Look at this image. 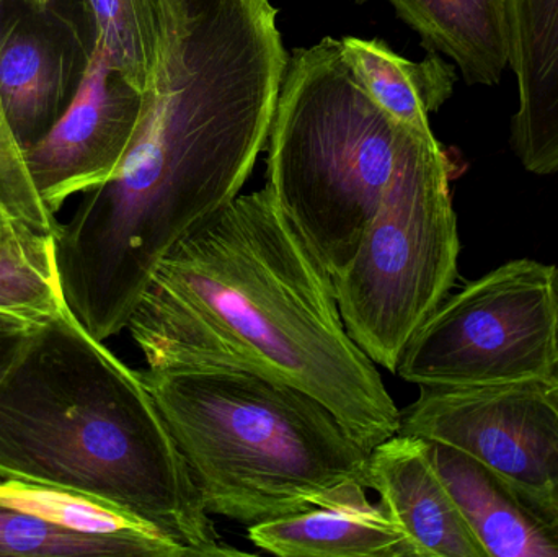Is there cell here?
Listing matches in <instances>:
<instances>
[{
    "mask_svg": "<svg viewBox=\"0 0 558 557\" xmlns=\"http://www.w3.org/2000/svg\"><path fill=\"white\" fill-rule=\"evenodd\" d=\"M369 489L409 557H487L429 458L428 441L396 434L369 451Z\"/></svg>",
    "mask_w": 558,
    "mask_h": 557,
    "instance_id": "cell-11",
    "label": "cell"
},
{
    "mask_svg": "<svg viewBox=\"0 0 558 557\" xmlns=\"http://www.w3.org/2000/svg\"><path fill=\"white\" fill-rule=\"evenodd\" d=\"M554 391H556L557 398H558V383L556 386H554Z\"/></svg>",
    "mask_w": 558,
    "mask_h": 557,
    "instance_id": "cell-24",
    "label": "cell"
},
{
    "mask_svg": "<svg viewBox=\"0 0 558 557\" xmlns=\"http://www.w3.org/2000/svg\"><path fill=\"white\" fill-rule=\"evenodd\" d=\"M0 208H3L2 203H0ZM3 209H5V208H3ZM5 211H7V209H5Z\"/></svg>",
    "mask_w": 558,
    "mask_h": 557,
    "instance_id": "cell-25",
    "label": "cell"
},
{
    "mask_svg": "<svg viewBox=\"0 0 558 557\" xmlns=\"http://www.w3.org/2000/svg\"><path fill=\"white\" fill-rule=\"evenodd\" d=\"M0 480L113 504L190 556H241L219 536L141 370L62 307L0 382Z\"/></svg>",
    "mask_w": 558,
    "mask_h": 557,
    "instance_id": "cell-3",
    "label": "cell"
},
{
    "mask_svg": "<svg viewBox=\"0 0 558 557\" xmlns=\"http://www.w3.org/2000/svg\"><path fill=\"white\" fill-rule=\"evenodd\" d=\"M340 45L361 87L389 117L420 133H432L429 114L451 98L458 81L441 55L429 52L423 61H410L384 39L357 36H344Z\"/></svg>",
    "mask_w": 558,
    "mask_h": 557,
    "instance_id": "cell-15",
    "label": "cell"
},
{
    "mask_svg": "<svg viewBox=\"0 0 558 557\" xmlns=\"http://www.w3.org/2000/svg\"><path fill=\"white\" fill-rule=\"evenodd\" d=\"M366 489L354 484L330 506L248 526V540L279 557H409L402 533Z\"/></svg>",
    "mask_w": 558,
    "mask_h": 557,
    "instance_id": "cell-13",
    "label": "cell"
},
{
    "mask_svg": "<svg viewBox=\"0 0 558 557\" xmlns=\"http://www.w3.org/2000/svg\"><path fill=\"white\" fill-rule=\"evenodd\" d=\"M46 319L48 317L32 316V314L0 307V382L15 365L39 324Z\"/></svg>",
    "mask_w": 558,
    "mask_h": 557,
    "instance_id": "cell-22",
    "label": "cell"
},
{
    "mask_svg": "<svg viewBox=\"0 0 558 557\" xmlns=\"http://www.w3.org/2000/svg\"><path fill=\"white\" fill-rule=\"evenodd\" d=\"M147 368H222L301 389L367 451L400 409L351 339L333 278L267 185L239 195L157 268L126 327Z\"/></svg>",
    "mask_w": 558,
    "mask_h": 557,
    "instance_id": "cell-2",
    "label": "cell"
},
{
    "mask_svg": "<svg viewBox=\"0 0 558 557\" xmlns=\"http://www.w3.org/2000/svg\"><path fill=\"white\" fill-rule=\"evenodd\" d=\"M159 62L118 172L56 231L64 310L95 339L126 330L163 258L241 195L289 55L270 0H162Z\"/></svg>",
    "mask_w": 558,
    "mask_h": 557,
    "instance_id": "cell-1",
    "label": "cell"
},
{
    "mask_svg": "<svg viewBox=\"0 0 558 557\" xmlns=\"http://www.w3.org/2000/svg\"><path fill=\"white\" fill-rule=\"evenodd\" d=\"M428 451L487 557H558V525L536 504L458 448Z\"/></svg>",
    "mask_w": 558,
    "mask_h": 557,
    "instance_id": "cell-12",
    "label": "cell"
},
{
    "mask_svg": "<svg viewBox=\"0 0 558 557\" xmlns=\"http://www.w3.org/2000/svg\"><path fill=\"white\" fill-rule=\"evenodd\" d=\"M357 3L371 0H356ZM429 52L446 56L471 85H497L510 68L507 0H384Z\"/></svg>",
    "mask_w": 558,
    "mask_h": 557,
    "instance_id": "cell-14",
    "label": "cell"
},
{
    "mask_svg": "<svg viewBox=\"0 0 558 557\" xmlns=\"http://www.w3.org/2000/svg\"><path fill=\"white\" fill-rule=\"evenodd\" d=\"M554 386H422L418 398L400 411L397 434L464 451L558 525V398Z\"/></svg>",
    "mask_w": 558,
    "mask_h": 557,
    "instance_id": "cell-8",
    "label": "cell"
},
{
    "mask_svg": "<svg viewBox=\"0 0 558 557\" xmlns=\"http://www.w3.org/2000/svg\"><path fill=\"white\" fill-rule=\"evenodd\" d=\"M141 375L209 516L248 529L369 489V451L301 389L222 368Z\"/></svg>",
    "mask_w": 558,
    "mask_h": 557,
    "instance_id": "cell-4",
    "label": "cell"
},
{
    "mask_svg": "<svg viewBox=\"0 0 558 557\" xmlns=\"http://www.w3.org/2000/svg\"><path fill=\"white\" fill-rule=\"evenodd\" d=\"M366 94L325 36L289 55L267 144V186L331 275L356 251L420 141Z\"/></svg>",
    "mask_w": 558,
    "mask_h": 557,
    "instance_id": "cell-5",
    "label": "cell"
},
{
    "mask_svg": "<svg viewBox=\"0 0 558 557\" xmlns=\"http://www.w3.org/2000/svg\"><path fill=\"white\" fill-rule=\"evenodd\" d=\"M7 0H0V7ZM25 2L32 3L33 7H36V9L39 10H46L51 7V0H25Z\"/></svg>",
    "mask_w": 558,
    "mask_h": 557,
    "instance_id": "cell-23",
    "label": "cell"
},
{
    "mask_svg": "<svg viewBox=\"0 0 558 557\" xmlns=\"http://www.w3.org/2000/svg\"><path fill=\"white\" fill-rule=\"evenodd\" d=\"M52 235L39 234L0 208V261L52 265Z\"/></svg>",
    "mask_w": 558,
    "mask_h": 557,
    "instance_id": "cell-21",
    "label": "cell"
},
{
    "mask_svg": "<svg viewBox=\"0 0 558 557\" xmlns=\"http://www.w3.org/2000/svg\"><path fill=\"white\" fill-rule=\"evenodd\" d=\"M0 203L7 213L39 234L52 235L59 228L56 216L43 205L26 170L22 147L16 143L0 101Z\"/></svg>",
    "mask_w": 558,
    "mask_h": 557,
    "instance_id": "cell-19",
    "label": "cell"
},
{
    "mask_svg": "<svg viewBox=\"0 0 558 557\" xmlns=\"http://www.w3.org/2000/svg\"><path fill=\"white\" fill-rule=\"evenodd\" d=\"M29 3L0 22V101L22 150L41 140L68 110L90 58V39L71 36Z\"/></svg>",
    "mask_w": 558,
    "mask_h": 557,
    "instance_id": "cell-10",
    "label": "cell"
},
{
    "mask_svg": "<svg viewBox=\"0 0 558 557\" xmlns=\"http://www.w3.org/2000/svg\"><path fill=\"white\" fill-rule=\"evenodd\" d=\"M396 375L441 388L558 383V268L521 258L446 298Z\"/></svg>",
    "mask_w": 558,
    "mask_h": 557,
    "instance_id": "cell-7",
    "label": "cell"
},
{
    "mask_svg": "<svg viewBox=\"0 0 558 557\" xmlns=\"http://www.w3.org/2000/svg\"><path fill=\"white\" fill-rule=\"evenodd\" d=\"M0 307L49 317L61 311L52 265L0 261Z\"/></svg>",
    "mask_w": 558,
    "mask_h": 557,
    "instance_id": "cell-20",
    "label": "cell"
},
{
    "mask_svg": "<svg viewBox=\"0 0 558 557\" xmlns=\"http://www.w3.org/2000/svg\"><path fill=\"white\" fill-rule=\"evenodd\" d=\"M85 28L95 48L141 92L159 62L162 0H81Z\"/></svg>",
    "mask_w": 558,
    "mask_h": 557,
    "instance_id": "cell-17",
    "label": "cell"
},
{
    "mask_svg": "<svg viewBox=\"0 0 558 557\" xmlns=\"http://www.w3.org/2000/svg\"><path fill=\"white\" fill-rule=\"evenodd\" d=\"M454 167L435 134L420 141L364 228L350 261L331 275L351 339L396 375L407 346L458 278Z\"/></svg>",
    "mask_w": 558,
    "mask_h": 557,
    "instance_id": "cell-6",
    "label": "cell"
},
{
    "mask_svg": "<svg viewBox=\"0 0 558 557\" xmlns=\"http://www.w3.org/2000/svg\"><path fill=\"white\" fill-rule=\"evenodd\" d=\"M143 111L144 92L94 46L68 110L23 150L29 179L52 215L72 196L104 185L118 172Z\"/></svg>",
    "mask_w": 558,
    "mask_h": 557,
    "instance_id": "cell-9",
    "label": "cell"
},
{
    "mask_svg": "<svg viewBox=\"0 0 558 557\" xmlns=\"http://www.w3.org/2000/svg\"><path fill=\"white\" fill-rule=\"evenodd\" d=\"M137 556L130 545L95 538L0 506V557Z\"/></svg>",
    "mask_w": 558,
    "mask_h": 557,
    "instance_id": "cell-18",
    "label": "cell"
},
{
    "mask_svg": "<svg viewBox=\"0 0 558 557\" xmlns=\"http://www.w3.org/2000/svg\"><path fill=\"white\" fill-rule=\"evenodd\" d=\"M0 506L62 529L130 545L140 557H189L190 552L154 523L113 504L58 487L0 480Z\"/></svg>",
    "mask_w": 558,
    "mask_h": 557,
    "instance_id": "cell-16",
    "label": "cell"
}]
</instances>
